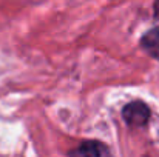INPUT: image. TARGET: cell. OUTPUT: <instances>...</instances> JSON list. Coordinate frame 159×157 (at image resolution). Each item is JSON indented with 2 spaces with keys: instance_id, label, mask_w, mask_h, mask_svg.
Returning a JSON list of instances; mask_svg holds the SVG:
<instances>
[{
  "instance_id": "obj_1",
  "label": "cell",
  "mask_w": 159,
  "mask_h": 157,
  "mask_svg": "<svg viewBox=\"0 0 159 157\" xmlns=\"http://www.w3.org/2000/svg\"><path fill=\"white\" fill-rule=\"evenodd\" d=\"M122 117H124V120L128 126L139 128V126H144L148 122L150 108L141 100H134V102H130L124 106Z\"/></svg>"
},
{
  "instance_id": "obj_2",
  "label": "cell",
  "mask_w": 159,
  "mask_h": 157,
  "mask_svg": "<svg viewBox=\"0 0 159 157\" xmlns=\"http://www.w3.org/2000/svg\"><path fill=\"white\" fill-rule=\"evenodd\" d=\"M141 46L150 57L159 60V26L147 31L141 39Z\"/></svg>"
},
{
  "instance_id": "obj_3",
  "label": "cell",
  "mask_w": 159,
  "mask_h": 157,
  "mask_svg": "<svg viewBox=\"0 0 159 157\" xmlns=\"http://www.w3.org/2000/svg\"><path fill=\"white\" fill-rule=\"evenodd\" d=\"M70 154H73V156H108L110 154V150L107 148L104 143L91 140V142L80 143Z\"/></svg>"
},
{
  "instance_id": "obj_4",
  "label": "cell",
  "mask_w": 159,
  "mask_h": 157,
  "mask_svg": "<svg viewBox=\"0 0 159 157\" xmlns=\"http://www.w3.org/2000/svg\"><path fill=\"white\" fill-rule=\"evenodd\" d=\"M153 12H155V19H159V0H155V5H153Z\"/></svg>"
}]
</instances>
